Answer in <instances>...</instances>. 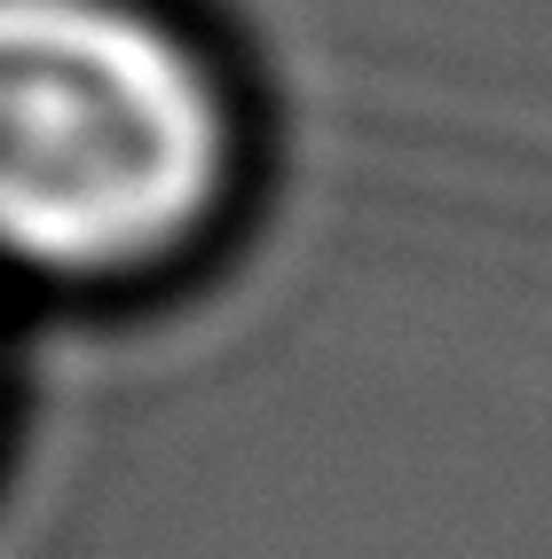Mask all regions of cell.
Wrapping results in <instances>:
<instances>
[{
	"label": "cell",
	"mask_w": 552,
	"mask_h": 559,
	"mask_svg": "<svg viewBox=\"0 0 552 559\" xmlns=\"http://www.w3.org/2000/svg\"><path fill=\"white\" fill-rule=\"evenodd\" d=\"M237 110L142 0H0V260L63 284L142 276L221 213Z\"/></svg>",
	"instance_id": "obj_1"
}]
</instances>
